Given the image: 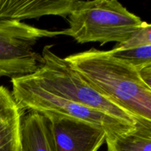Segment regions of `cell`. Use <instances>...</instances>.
<instances>
[{
  "label": "cell",
  "instance_id": "2",
  "mask_svg": "<svg viewBox=\"0 0 151 151\" xmlns=\"http://www.w3.org/2000/svg\"><path fill=\"white\" fill-rule=\"evenodd\" d=\"M68 16L69 26L61 35L80 44L124 43L144 22L116 0L78 1Z\"/></svg>",
  "mask_w": 151,
  "mask_h": 151
},
{
  "label": "cell",
  "instance_id": "13",
  "mask_svg": "<svg viewBox=\"0 0 151 151\" xmlns=\"http://www.w3.org/2000/svg\"><path fill=\"white\" fill-rule=\"evenodd\" d=\"M138 72L142 81L146 84L147 86L151 88V64L139 69Z\"/></svg>",
  "mask_w": 151,
  "mask_h": 151
},
{
  "label": "cell",
  "instance_id": "9",
  "mask_svg": "<svg viewBox=\"0 0 151 151\" xmlns=\"http://www.w3.org/2000/svg\"><path fill=\"white\" fill-rule=\"evenodd\" d=\"M27 112L22 118V151H55L45 116L36 111Z\"/></svg>",
  "mask_w": 151,
  "mask_h": 151
},
{
  "label": "cell",
  "instance_id": "7",
  "mask_svg": "<svg viewBox=\"0 0 151 151\" xmlns=\"http://www.w3.org/2000/svg\"><path fill=\"white\" fill-rule=\"evenodd\" d=\"M76 0H0V20L35 19L44 16L66 17L77 4Z\"/></svg>",
  "mask_w": 151,
  "mask_h": 151
},
{
  "label": "cell",
  "instance_id": "11",
  "mask_svg": "<svg viewBox=\"0 0 151 151\" xmlns=\"http://www.w3.org/2000/svg\"><path fill=\"white\" fill-rule=\"evenodd\" d=\"M110 52L114 57L132 65L137 70L151 64V45L131 48L114 47Z\"/></svg>",
  "mask_w": 151,
  "mask_h": 151
},
{
  "label": "cell",
  "instance_id": "12",
  "mask_svg": "<svg viewBox=\"0 0 151 151\" xmlns=\"http://www.w3.org/2000/svg\"><path fill=\"white\" fill-rule=\"evenodd\" d=\"M151 45V26L147 22H143L139 29L134 32L125 42L117 44L115 47L119 48H131L142 46Z\"/></svg>",
  "mask_w": 151,
  "mask_h": 151
},
{
  "label": "cell",
  "instance_id": "10",
  "mask_svg": "<svg viewBox=\"0 0 151 151\" xmlns=\"http://www.w3.org/2000/svg\"><path fill=\"white\" fill-rule=\"evenodd\" d=\"M106 142L107 151H151V121H137L132 131Z\"/></svg>",
  "mask_w": 151,
  "mask_h": 151
},
{
  "label": "cell",
  "instance_id": "6",
  "mask_svg": "<svg viewBox=\"0 0 151 151\" xmlns=\"http://www.w3.org/2000/svg\"><path fill=\"white\" fill-rule=\"evenodd\" d=\"M47 119L55 151H97L106 142L103 128L70 116L42 114Z\"/></svg>",
  "mask_w": 151,
  "mask_h": 151
},
{
  "label": "cell",
  "instance_id": "1",
  "mask_svg": "<svg viewBox=\"0 0 151 151\" xmlns=\"http://www.w3.org/2000/svg\"><path fill=\"white\" fill-rule=\"evenodd\" d=\"M94 88L136 118L151 121V88L142 81L138 70L110 51L91 48L65 58Z\"/></svg>",
  "mask_w": 151,
  "mask_h": 151
},
{
  "label": "cell",
  "instance_id": "8",
  "mask_svg": "<svg viewBox=\"0 0 151 151\" xmlns=\"http://www.w3.org/2000/svg\"><path fill=\"white\" fill-rule=\"evenodd\" d=\"M23 114L12 93L0 86V151H22Z\"/></svg>",
  "mask_w": 151,
  "mask_h": 151
},
{
  "label": "cell",
  "instance_id": "4",
  "mask_svg": "<svg viewBox=\"0 0 151 151\" xmlns=\"http://www.w3.org/2000/svg\"><path fill=\"white\" fill-rule=\"evenodd\" d=\"M12 95L23 112L56 114L70 116L103 128L106 141L128 133L135 127L99 111L78 104L47 91L28 75L11 78Z\"/></svg>",
  "mask_w": 151,
  "mask_h": 151
},
{
  "label": "cell",
  "instance_id": "3",
  "mask_svg": "<svg viewBox=\"0 0 151 151\" xmlns=\"http://www.w3.org/2000/svg\"><path fill=\"white\" fill-rule=\"evenodd\" d=\"M46 45L42 50L43 63L28 76L47 91L70 101L99 111L135 127V117L109 99L94 90L65 58Z\"/></svg>",
  "mask_w": 151,
  "mask_h": 151
},
{
  "label": "cell",
  "instance_id": "5",
  "mask_svg": "<svg viewBox=\"0 0 151 151\" xmlns=\"http://www.w3.org/2000/svg\"><path fill=\"white\" fill-rule=\"evenodd\" d=\"M61 35L15 20H0V78L33 74L43 63L33 46L38 40Z\"/></svg>",
  "mask_w": 151,
  "mask_h": 151
}]
</instances>
